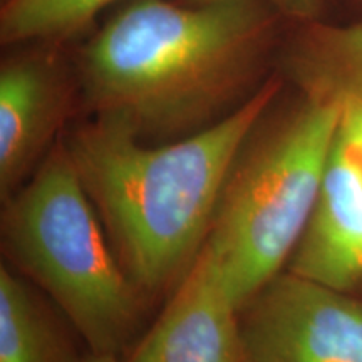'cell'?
Masks as SVG:
<instances>
[{
	"label": "cell",
	"instance_id": "cell-5",
	"mask_svg": "<svg viewBox=\"0 0 362 362\" xmlns=\"http://www.w3.org/2000/svg\"><path fill=\"white\" fill-rule=\"evenodd\" d=\"M247 362H362V300L285 270L240 310Z\"/></svg>",
	"mask_w": 362,
	"mask_h": 362
},
{
	"label": "cell",
	"instance_id": "cell-7",
	"mask_svg": "<svg viewBox=\"0 0 362 362\" xmlns=\"http://www.w3.org/2000/svg\"><path fill=\"white\" fill-rule=\"evenodd\" d=\"M123 362H247L240 307L205 248Z\"/></svg>",
	"mask_w": 362,
	"mask_h": 362
},
{
	"label": "cell",
	"instance_id": "cell-12",
	"mask_svg": "<svg viewBox=\"0 0 362 362\" xmlns=\"http://www.w3.org/2000/svg\"><path fill=\"white\" fill-rule=\"evenodd\" d=\"M185 4H210L220 0H180ZM269 4L284 17L288 24H302V22L327 21L337 0H262Z\"/></svg>",
	"mask_w": 362,
	"mask_h": 362
},
{
	"label": "cell",
	"instance_id": "cell-2",
	"mask_svg": "<svg viewBox=\"0 0 362 362\" xmlns=\"http://www.w3.org/2000/svg\"><path fill=\"white\" fill-rule=\"evenodd\" d=\"M284 86L275 72L232 115L173 141H141L93 117L62 136L117 259L141 296H158L187 274L205 245L243 144Z\"/></svg>",
	"mask_w": 362,
	"mask_h": 362
},
{
	"label": "cell",
	"instance_id": "cell-11",
	"mask_svg": "<svg viewBox=\"0 0 362 362\" xmlns=\"http://www.w3.org/2000/svg\"><path fill=\"white\" fill-rule=\"evenodd\" d=\"M121 0H2L0 44L66 45L96 22L99 13Z\"/></svg>",
	"mask_w": 362,
	"mask_h": 362
},
{
	"label": "cell",
	"instance_id": "cell-3",
	"mask_svg": "<svg viewBox=\"0 0 362 362\" xmlns=\"http://www.w3.org/2000/svg\"><path fill=\"white\" fill-rule=\"evenodd\" d=\"M296 94L280 93L247 138L203 245L240 310L287 269L341 126V106Z\"/></svg>",
	"mask_w": 362,
	"mask_h": 362
},
{
	"label": "cell",
	"instance_id": "cell-9",
	"mask_svg": "<svg viewBox=\"0 0 362 362\" xmlns=\"http://www.w3.org/2000/svg\"><path fill=\"white\" fill-rule=\"evenodd\" d=\"M275 72L297 93L362 110V21L288 24Z\"/></svg>",
	"mask_w": 362,
	"mask_h": 362
},
{
	"label": "cell",
	"instance_id": "cell-8",
	"mask_svg": "<svg viewBox=\"0 0 362 362\" xmlns=\"http://www.w3.org/2000/svg\"><path fill=\"white\" fill-rule=\"evenodd\" d=\"M285 270L344 292L362 284V160L341 126L315 206Z\"/></svg>",
	"mask_w": 362,
	"mask_h": 362
},
{
	"label": "cell",
	"instance_id": "cell-10",
	"mask_svg": "<svg viewBox=\"0 0 362 362\" xmlns=\"http://www.w3.org/2000/svg\"><path fill=\"white\" fill-rule=\"evenodd\" d=\"M34 293L12 269H0V362H81Z\"/></svg>",
	"mask_w": 362,
	"mask_h": 362
},
{
	"label": "cell",
	"instance_id": "cell-1",
	"mask_svg": "<svg viewBox=\"0 0 362 362\" xmlns=\"http://www.w3.org/2000/svg\"><path fill=\"white\" fill-rule=\"evenodd\" d=\"M287 25L262 0H128L72 56L81 107L146 143L194 134L275 76Z\"/></svg>",
	"mask_w": 362,
	"mask_h": 362
},
{
	"label": "cell",
	"instance_id": "cell-6",
	"mask_svg": "<svg viewBox=\"0 0 362 362\" xmlns=\"http://www.w3.org/2000/svg\"><path fill=\"white\" fill-rule=\"evenodd\" d=\"M66 45H13L0 62V194L25 183L64 134L81 93Z\"/></svg>",
	"mask_w": 362,
	"mask_h": 362
},
{
	"label": "cell",
	"instance_id": "cell-13",
	"mask_svg": "<svg viewBox=\"0 0 362 362\" xmlns=\"http://www.w3.org/2000/svg\"><path fill=\"white\" fill-rule=\"evenodd\" d=\"M81 362H123L121 357L111 356V354H96V352H89L88 354L83 356Z\"/></svg>",
	"mask_w": 362,
	"mask_h": 362
},
{
	"label": "cell",
	"instance_id": "cell-4",
	"mask_svg": "<svg viewBox=\"0 0 362 362\" xmlns=\"http://www.w3.org/2000/svg\"><path fill=\"white\" fill-rule=\"evenodd\" d=\"M2 238L13 267L52 298L89 352L124 354L143 296L117 259L62 138L4 202Z\"/></svg>",
	"mask_w": 362,
	"mask_h": 362
}]
</instances>
